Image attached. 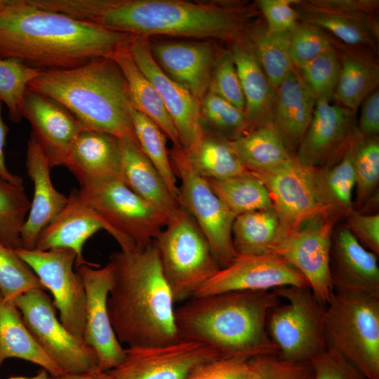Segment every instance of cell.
<instances>
[{
    "mask_svg": "<svg viewBox=\"0 0 379 379\" xmlns=\"http://www.w3.org/2000/svg\"><path fill=\"white\" fill-rule=\"evenodd\" d=\"M44 7L134 36L230 43L244 33L255 15L247 3L225 0H46Z\"/></svg>",
    "mask_w": 379,
    "mask_h": 379,
    "instance_id": "1",
    "label": "cell"
},
{
    "mask_svg": "<svg viewBox=\"0 0 379 379\" xmlns=\"http://www.w3.org/2000/svg\"><path fill=\"white\" fill-rule=\"evenodd\" d=\"M133 36L38 8L28 0H9L0 11V58H15L40 70L112 58Z\"/></svg>",
    "mask_w": 379,
    "mask_h": 379,
    "instance_id": "2",
    "label": "cell"
},
{
    "mask_svg": "<svg viewBox=\"0 0 379 379\" xmlns=\"http://www.w3.org/2000/svg\"><path fill=\"white\" fill-rule=\"evenodd\" d=\"M107 310L119 343L128 347L164 345L178 338L174 300L155 242L114 252Z\"/></svg>",
    "mask_w": 379,
    "mask_h": 379,
    "instance_id": "3",
    "label": "cell"
},
{
    "mask_svg": "<svg viewBox=\"0 0 379 379\" xmlns=\"http://www.w3.org/2000/svg\"><path fill=\"white\" fill-rule=\"evenodd\" d=\"M279 297L270 291H234L192 298L175 309L179 339L199 342L222 358L278 354L266 321Z\"/></svg>",
    "mask_w": 379,
    "mask_h": 379,
    "instance_id": "4",
    "label": "cell"
},
{
    "mask_svg": "<svg viewBox=\"0 0 379 379\" xmlns=\"http://www.w3.org/2000/svg\"><path fill=\"white\" fill-rule=\"evenodd\" d=\"M28 88L61 103L85 130L138 143L127 82L113 58H99L74 68L41 70Z\"/></svg>",
    "mask_w": 379,
    "mask_h": 379,
    "instance_id": "5",
    "label": "cell"
},
{
    "mask_svg": "<svg viewBox=\"0 0 379 379\" xmlns=\"http://www.w3.org/2000/svg\"><path fill=\"white\" fill-rule=\"evenodd\" d=\"M324 333L326 348L366 379H379V297L333 292L326 305Z\"/></svg>",
    "mask_w": 379,
    "mask_h": 379,
    "instance_id": "6",
    "label": "cell"
},
{
    "mask_svg": "<svg viewBox=\"0 0 379 379\" xmlns=\"http://www.w3.org/2000/svg\"><path fill=\"white\" fill-rule=\"evenodd\" d=\"M154 242L175 303L194 297L220 269L199 226L182 206Z\"/></svg>",
    "mask_w": 379,
    "mask_h": 379,
    "instance_id": "7",
    "label": "cell"
},
{
    "mask_svg": "<svg viewBox=\"0 0 379 379\" xmlns=\"http://www.w3.org/2000/svg\"><path fill=\"white\" fill-rule=\"evenodd\" d=\"M79 191L122 251L148 246L167 223L165 216L119 178L94 182L81 187Z\"/></svg>",
    "mask_w": 379,
    "mask_h": 379,
    "instance_id": "8",
    "label": "cell"
},
{
    "mask_svg": "<svg viewBox=\"0 0 379 379\" xmlns=\"http://www.w3.org/2000/svg\"><path fill=\"white\" fill-rule=\"evenodd\" d=\"M272 291L286 300L272 307L267 317V331L279 350L278 355L288 360L310 361L326 350V305L309 287L290 286Z\"/></svg>",
    "mask_w": 379,
    "mask_h": 379,
    "instance_id": "9",
    "label": "cell"
},
{
    "mask_svg": "<svg viewBox=\"0 0 379 379\" xmlns=\"http://www.w3.org/2000/svg\"><path fill=\"white\" fill-rule=\"evenodd\" d=\"M250 173L259 178L270 192L280 222L281 241L319 215H338L326 192L321 169L302 164L294 155L287 165L277 170Z\"/></svg>",
    "mask_w": 379,
    "mask_h": 379,
    "instance_id": "10",
    "label": "cell"
},
{
    "mask_svg": "<svg viewBox=\"0 0 379 379\" xmlns=\"http://www.w3.org/2000/svg\"><path fill=\"white\" fill-rule=\"evenodd\" d=\"M179 185V204L194 218L206 239L220 268L237 256L232 242L235 216L214 193L206 179L199 175L186 159L182 147L168 150Z\"/></svg>",
    "mask_w": 379,
    "mask_h": 379,
    "instance_id": "11",
    "label": "cell"
},
{
    "mask_svg": "<svg viewBox=\"0 0 379 379\" xmlns=\"http://www.w3.org/2000/svg\"><path fill=\"white\" fill-rule=\"evenodd\" d=\"M13 302L37 343L65 373H81L99 368L95 351L62 325L57 317L53 300L45 291L29 290Z\"/></svg>",
    "mask_w": 379,
    "mask_h": 379,
    "instance_id": "12",
    "label": "cell"
},
{
    "mask_svg": "<svg viewBox=\"0 0 379 379\" xmlns=\"http://www.w3.org/2000/svg\"><path fill=\"white\" fill-rule=\"evenodd\" d=\"M15 251L32 268L46 290L52 293L53 303L62 325L84 341L86 292L80 274L74 269L75 253L63 248L39 251L20 248Z\"/></svg>",
    "mask_w": 379,
    "mask_h": 379,
    "instance_id": "13",
    "label": "cell"
},
{
    "mask_svg": "<svg viewBox=\"0 0 379 379\" xmlns=\"http://www.w3.org/2000/svg\"><path fill=\"white\" fill-rule=\"evenodd\" d=\"M340 218L333 213L319 215L285 237L275 252L307 280L314 297L326 305L333 289L330 276L331 239Z\"/></svg>",
    "mask_w": 379,
    "mask_h": 379,
    "instance_id": "14",
    "label": "cell"
},
{
    "mask_svg": "<svg viewBox=\"0 0 379 379\" xmlns=\"http://www.w3.org/2000/svg\"><path fill=\"white\" fill-rule=\"evenodd\" d=\"M218 357L205 344L178 339L164 345L128 347L122 361L108 371L112 379H186L197 367Z\"/></svg>",
    "mask_w": 379,
    "mask_h": 379,
    "instance_id": "15",
    "label": "cell"
},
{
    "mask_svg": "<svg viewBox=\"0 0 379 379\" xmlns=\"http://www.w3.org/2000/svg\"><path fill=\"white\" fill-rule=\"evenodd\" d=\"M75 270L82 279L86 292L84 341L95 351L99 368L109 371L122 361L126 351L117 338L107 310L112 265L109 262L102 267L83 265Z\"/></svg>",
    "mask_w": 379,
    "mask_h": 379,
    "instance_id": "16",
    "label": "cell"
},
{
    "mask_svg": "<svg viewBox=\"0 0 379 379\" xmlns=\"http://www.w3.org/2000/svg\"><path fill=\"white\" fill-rule=\"evenodd\" d=\"M290 286L309 287L305 278L280 255H237L227 266L220 268L194 297L234 291H270Z\"/></svg>",
    "mask_w": 379,
    "mask_h": 379,
    "instance_id": "17",
    "label": "cell"
},
{
    "mask_svg": "<svg viewBox=\"0 0 379 379\" xmlns=\"http://www.w3.org/2000/svg\"><path fill=\"white\" fill-rule=\"evenodd\" d=\"M354 113L331 103V99H317L311 122L294 157L318 169L335 163L357 131Z\"/></svg>",
    "mask_w": 379,
    "mask_h": 379,
    "instance_id": "18",
    "label": "cell"
},
{
    "mask_svg": "<svg viewBox=\"0 0 379 379\" xmlns=\"http://www.w3.org/2000/svg\"><path fill=\"white\" fill-rule=\"evenodd\" d=\"M128 51L137 66L158 91L174 124L181 147H190L203 131L200 102L160 68L151 53L149 39L133 36Z\"/></svg>",
    "mask_w": 379,
    "mask_h": 379,
    "instance_id": "19",
    "label": "cell"
},
{
    "mask_svg": "<svg viewBox=\"0 0 379 379\" xmlns=\"http://www.w3.org/2000/svg\"><path fill=\"white\" fill-rule=\"evenodd\" d=\"M22 117L30 124L31 134L48 159L51 168L64 166L72 144L85 130L64 105L28 87L23 99Z\"/></svg>",
    "mask_w": 379,
    "mask_h": 379,
    "instance_id": "20",
    "label": "cell"
},
{
    "mask_svg": "<svg viewBox=\"0 0 379 379\" xmlns=\"http://www.w3.org/2000/svg\"><path fill=\"white\" fill-rule=\"evenodd\" d=\"M151 53L160 68L199 102L208 92L220 51L213 40L154 41Z\"/></svg>",
    "mask_w": 379,
    "mask_h": 379,
    "instance_id": "21",
    "label": "cell"
},
{
    "mask_svg": "<svg viewBox=\"0 0 379 379\" xmlns=\"http://www.w3.org/2000/svg\"><path fill=\"white\" fill-rule=\"evenodd\" d=\"M330 276L333 292L379 297L378 255L363 247L345 225L333 232Z\"/></svg>",
    "mask_w": 379,
    "mask_h": 379,
    "instance_id": "22",
    "label": "cell"
},
{
    "mask_svg": "<svg viewBox=\"0 0 379 379\" xmlns=\"http://www.w3.org/2000/svg\"><path fill=\"white\" fill-rule=\"evenodd\" d=\"M100 230L107 232V225L84 198L79 190L74 189L67 197L63 209L39 235L34 249H69L77 255L75 269L83 265L98 267L85 260L83 246Z\"/></svg>",
    "mask_w": 379,
    "mask_h": 379,
    "instance_id": "23",
    "label": "cell"
},
{
    "mask_svg": "<svg viewBox=\"0 0 379 379\" xmlns=\"http://www.w3.org/2000/svg\"><path fill=\"white\" fill-rule=\"evenodd\" d=\"M25 166L33 182L34 195L20 237L22 248L33 250L41 231L66 205L67 197L53 186L48 159L31 133L27 140Z\"/></svg>",
    "mask_w": 379,
    "mask_h": 379,
    "instance_id": "24",
    "label": "cell"
},
{
    "mask_svg": "<svg viewBox=\"0 0 379 379\" xmlns=\"http://www.w3.org/2000/svg\"><path fill=\"white\" fill-rule=\"evenodd\" d=\"M64 166L81 187L106 179H120L118 138L100 131H81L72 144Z\"/></svg>",
    "mask_w": 379,
    "mask_h": 379,
    "instance_id": "25",
    "label": "cell"
},
{
    "mask_svg": "<svg viewBox=\"0 0 379 379\" xmlns=\"http://www.w3.org/2000/svg\"><path fill=\"white\" fill-rule=\"evenodd\" d=\"M316 101L295 67L277 88L272 123L293 155L309 127Z\"/></svg>",
    "mask_w": 379,
    "mask_h": 379,
    "instance_id": "26",
    "label": "cell"
},
{
    "mask_svg": "<svg viewBox=\"0 0 379 379\" xmlns=\"http://www.w3.org/2000/svg\"><path fill=\"white\" fill-rule=\"evenodd\" d=\"M118 142L121 180L165 216L168 222L177 214L180 204L139 145L128 139H118Z\"/></svg>",
    "mask_w": 379,
    "mask_h": 379,
    "instance_id": "27",
    "label": "cell"
},
{
    "mask_svg": "<svg viewBox=\"0 0 379 379\" xmlns=\"http://www.w3.org/2000/svg\"><path fill=\"white\" fill-rule=\"evenodd\" d=\"M230 44L229 51L244 96V112L251 127L272 123L277 88L263 72L244 33Z\"/></svg>",
    "mask_w": 379,
    "mask_h": 379,
    "instance_id": "28",
    "label": "cell"
},
{
    "mask_svg": "<svg viewBox=\"0 0 379 379\" xmlns=\"http://www.w3.org/2000/svg\"><path fill=\"white\" fill-rule=\"evenodd\" d=\"M10 358L39 365L53 377L65 374L37 343L13 302L0 293V367Z\"/></svg>",
    "mask_w": 379,
    "mask_h": 379,
    "instance_id": "29",
    "label": "cell"
},
{
    "mask_svg": "<svg viewBox=\"0 0 379 379\" xmlns=\"http://www.w3.org/2000/svg\"><path fill=\"white\" fill-rule=\"evenodd\" d=\"M112 58L126 80L132 107L155 123L173 146L181 147L174 124L158 91L133 60L128 46Z\"/></svg>",
    "mask_w": 379,
    "mask_h": 379,
    "instance_id": "30",
    "label": "cell"
},
{
    "mask_svg": "<svg viewBox=\"0 0 379 379\" xmlns=\"http://www.w3.org/2000/svg\"><path fill=\"white\" fill-rule=\"evenodd\" d=\"M231 142L241 164L249 172L273 171L293 158L272 123L253 127Z\"/></svg>",
    "mask_w": 379,
    "mask_h": 379,
    "instance_id": "31",
    "label": "cell"
},
{
    "mask_svg": "<svg viewBox=\"0 0 379 379\" xmlns=\"http://www.w3.org/2000/svg\"><path fill=\"white\" fill-rule=\"evenodd\" d=\"M192 168L206 180H221L241 175L248 171L241 164L230 140L204 130L198 140L183 149Z\"/></svg>",
    "mask_w": 379,
    "mask_h": 379,
    "instance_id": "32",
    "label": "cell"
},
{
    "mask_svg": "<svg viewBox=\"0 0 379 379\" xmlns=\"http://www.w3.org/2000/svg\"><path fill=\"white\" fill-rule=\"evenodd\" d=\"M281 241L280 222L273 207L237 215L232 242L237 255L274 253Z\"/></svg>",
    "mask_w": 379,
    "mask_h": 379,
    "instance_id": "33",
    "label": "cell"
},
{
    "mask_svg": "<svg viewBox=\"0 0 379 379\" xmlns=\"http://www.w3.org/2000/svg\"><path fill=\"white\" fill-rule=\"evenodd\" d=\"M339 56L340 71L333 97L339 105L355 112L378 88V65L371 56L359 52H343Z\"/></svg>",
    "mask_w": 379,
    "mask_h": 379,
    "instance_id": "34",
    "label": "cell"
},
{
    "mask_svg": "<svg viewBox=\"0 0 379 379\" xmlns=\"http://www.w3.org/2000/svg\"><path fill=\"white\" fill-rule=\"evenodd\" d=\"M297 6L302 22L327 30L344 43L353 46L376 49L378 23L371 15H344Z\"/></svg>",
    "mask_w": 379,
    "mask_h": 379,
    "instance_id": "35",
    "label": "cell"
},
{
    "mask_svg": "<svg viewBox=\"0 0 379 379\" xmlns=\"http://www.w3.org/2000/svg\"><path fill=\"white\" fill-rule=\"evenodd\" d=\"M291 32H272L265 24L252 23L245 31L248 41L263 72L277 88L294 68L289 54Z\"/></svg>",
    "mask_w": 379,
    "mask_h": 379,
    "instance_id": "36",
    "label": "cell"
},
{
    "mask_svg": "<svg viewBox=\"0 0 379 379\" xmlns=\"http://www.w3.org/2000/svg\"><path fill=\"white\" fill-rule=\"evenodd\" d=\"M212 190L235 216L272 207L265 184L250 172L221 180H206Z\"/></svg>",
    "mask_w": 379,
    "mask_h": 379,
    "instance_id": "37",
    "label": "cell"
},
{
    "mask_svg": "<svg viewBox=\"0 0 379 379\" xmlns=\"http://www.w3.org/2000/svg\"><path fill=\"white\" fill-rule=\"evenodd\" d=\"M130 112L140 149L159 172L169 191L179 204V186L166 147V135L155 123L133 107Z\"/></svg>",
    "mask_w": 379,
    "mask_h": 379,
    "instance_id": "38",
    "label": "cell"
},
{
    "mask_svg": "<svg viewBox=\"0 0 379 379\" xmlns=\"http://www.w3.org/2000/svg\"><path fill=\"white\" fill-rule=\"evenodd\" d=\"M356 175L354 204L361 208L375 192L379 182L378 137H366L357 129L348 145Z\"/></svg>",
    "mask_w": 379,
    "mask_h": 379,
    "instance_id": "39",
    "label": "cell"
},
{
    "mask_svg": "<svg viewBox=\"0 0 379 379\" xmlns=\"http://www.w3.org/2000/svg\"><path fill=\"white\" fill-rule=\"evenodd\" d=\"M30 204L23 184L0 176V241L10 248H22L20 234Z\"/></svg>",
    "mask_w": 379,
    "mask_h": 379,
    "instance_id": "40",
    "label": "cell"
},
{
    "mask_svg": "<svg viewBox=\"0 0 379 379\" xmlns=\"http://www.w3.org/2000/svg\"><path fill=\"white\" fill-rule=\"evenodd\" d=\"M199 117L202 129L230 140L252 128L244 111L211 91L200 101Z\"/></svg>",
    "mask_w": 379,
    "mask_h": 379,
    "instance_id": "41",
    "label": "cell"
},
{
    "mask_svg": "<svg viewBox=\"0 0 379 379\" xmlns=\"http://www.w3.org/2000/svg\"><path fill=\"white\" fill-rule=\"evenodd\" d=\"M40 71L15 58H0V100L6 105L11 122L22 120L25 91Z\"/></svg>",
    "mask_w": 379,
    "mask_h": 379,
    "instance_id": "42",
    "label": "cell"
},
{
    "mask_svg": "<svg viewBox=\"0 0 379 379\" xmlns=\"http://www.w3.org/2000/svg\"><path fill=\"white\" fill-rule=\"evenodd\" d=\"M321 171L326 192L336 213L340 218H346L355 210L352 195L356 186V175L348 145L335 163Z\"/></svg>",
    "mask_w": 379,
    "mask_h": 379,
    "instance_id": "43",
    "label": "cell"
},
{
    "mask_svg": "<svg viewBox=\"0 0 379 379\" xmlns=\"http://www.w3.org/2000/svg\"><path fill=\"white\" fill-rule=\"evenodd\" d=\"M46 291L32 268L0 241V293L4 300L13 302L19 295L32 289Z\"/></svg>",
    "mask_w": 379,
    "mask_h": 379,
    "instance_id": "44",
    "label": "cell"
},
{
    "mask_svg": "<svg viewBox=\"0 0 379 379\" xmlns=\"http://www.w3.org/2000/svg\"><path fill=\"white\" fill-rule=\"evenodd\" d=\"M315 98H333L340 71V60L335 48L296 69Z\"/></svg>",
    "mask_w": 379,
    "mask_h": 379,
    "instance_id": "45",
    "label": "cell"
},
{
    "mask_svg": "<svg viewBox=\"0 0 379 379\" xmlns=\"http://www.w3.org/2000/svg\"><path fill=\"white\" fill-rule=\"evenodd\" d=\"M333 48L332 40L323 30L304 22L290 34L289 54L295 69Z\"/></svg>",
    "mask_w": 379,
    "mask_h": 379,
    "instance_id": "46",
    "label": "cell"
},
{
    "mask_svg": "<svg viewBox=\"0 0 379 379\" xmlns=\"http://www.w3.org/2000/svg\"><path fill=\"white\" fill-rule=\"evenodd\" d=\"M208 91L244 112L245 99L229 50L221 51L218 56L213 70Z\"/></svg>",
    "mask_w": 379,
    "mask_h": 379,
    "instance_id": "47",
    "label": "cell"
},
{
    "mask_svg": "<svg viewBox=\"0 0 379 379\" xmlns=\"http://www.w3.org/2000/svg\"><path fill=\"white\" fill-rule=\"evenodd\" d=\"M256 372L255 379H314L310 361H293L278 354L256 357L249 359Z\"/></svg>",
    "mask_w": 379,
    "mask_h": 379,
    "instance_id": "48",
    "label": "cell"
},
{
    "mask_svg": "<svg viewBox=\"0 0 379 379\" xmlns=\"http://www.w3.org/2000/svg\"><path fill=\"white\" fill-rule=\"evenodd\" d=\"M248 359L218 357L194 369L186 379H255Z\"/></svg>",
    "mask_w": 379,
    "mask_h": 379,
    "instance_id": "49",
    "label": "cell"
},
{
    "mask_svg": "<svg viewBox=\"0 0 379 379\" xmlns=\"http://www.w3.org/2000/svg\"><path fill=\"white\" fill-rule=\"evenodd\" d=\"M314 379H366L338 352L326 348L310 359Z\"/></svg>",
    "mask_w": 379,
    "mask_h": 379,
    "instance_id": "50",
    "label": "cell"
},
{
    "mask_svg": "<svg viewBox=\"0 0 379 379\" xmlns=\"http://www.w3.org/2000/svg\"><path fill=\"white\" fill-rule=\"evenodd\" d=\"M293 0H259L256 4L272 32H291L298 26L299 15Z\"/></svg>",
    "mask_w": 379,
    "mask_h": 379,
    "instance_id": "51",
    "label": "cell"
},
{
    "mask_svg": "<svg viewBox=\"0 0 379 379\" xmlns=\"http://www.w3.org/2000/svg\"><path fill=\"white\" fill-rule=\"evenodd\" d=\"M344 225L367 250L379 254V214L363 213L354 211L346 218Z\"/></svg>",
    "mask_w": 379,
    "mask_h": 379,
    "instance_id": "52",
    "label": "cell"
},
{
    "mask_svg": "<svg viewBox=\"0 0 379 379\" xmlns=\"http://www.w3.org/2000/svg\"><path fill=\"white\" fill-rule=\"evenodd\" d=\"M299 6L323 12L344 15H371L378 9L376 0H310L293 1Z\"/></svg>",
    "mask_w": 379,
    "mask_h": 379,
    "instance_id": "53",
    "label": "cell"
},
{
    "mask_svg": "<svg viewBox=\"0 0 379 379\" xmlns=\"http://www.w3.org/2000/svg\"><path fill=\"white\" fill-rule=\"evenodd\" d=\"M358 132L366 137H378L379 134V91L377 88L361 103Z\"/></svg>",
    "mask_w": 379,
    "mask_h": 379,
    "instance_id": "54",
    "label": "cell"
},
{
    "mask_svg": "<svg viewBox=\"0 0 379 379\" xmlns=\"http://www.w3.org/2000/svg\"><path fill=\"white\" fill-rule=\"evenodd\" d=\"M1 109L2 102L0 100V176L12 183L22 185L23 180L22 178L10 172L5 163L4 146L9 128L3 121Z\"/></svg>",
    "mask_w": 379,
    "mask_h": 379,
    "instance_id": "55",
    "label": "cell"
},
{
    "mask_svg": "<svg viewBox=\"0 0 379 379\" xmlns=\"http://www.w3.org/2000/svg\"><path fill=\"white\" fill-rule=\"evenodd\" d=\"M53 379H112L108 371H103L100 368L81 373L68 374L65 373Z\"/></svg>",
    "mask_w": 379,
    "mask_h": 379,
    "instance_id": "56",
    "label": "cell"
},
{
    "mask_svg": "<svg viewBox=\"0 0 379 379\" xmlns=\"http://www.w3.org/2000/svg\"><path fill=\"white\" fill-rule=\"evenodd\" d=\"M8 379H53L45 369L42 368L36 375L30 378L22 376H11Z\"/></svg>",
    "mask_w": 379,
    "mask_h": 379,
    "instance_id": "57",
    "label": "cell"
},
{
    "mask_svg": "<svg viewBox=\"0 0 379 379\" xmlns=\"http://www.w3.org/2000/svg\"><path fill=\"white\" fill-rule=\"evenodd\" d=\"M9 0H0V11L4 9L8 4Z\"/></svg>",
    "mask_w": 379,
    "mask_h": 379,
    "instance_id": "58",
    "label": "cell"
}]
</instances>
